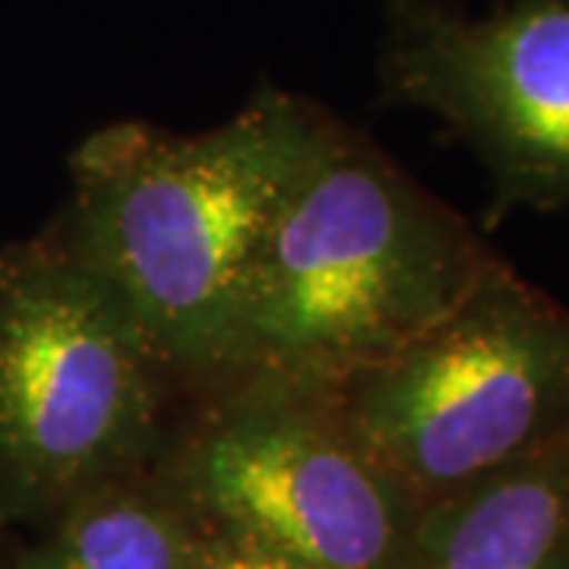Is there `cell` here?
<instances>
[{
	"instance_id": "1",
	"label": "cell",
	"mask_w": 569,
	"mask_h": 569,
	"mask_svg": "<svg viewBox=\"0 0 569 569\" xmlns=\"http://www.w3.org/2000/svg\"><path fill=\"white\" fill-rule=\"evenodd\" d=\"M323 104L263 82L197 133L127 118L86 133L44 231L108 282L183 399L234 373L250 269L305 168Z\"/></svg>"
},
{
	"instance_id": "2",
	"label": "cell",
	"mask_w": 569,
	"mask_h": 569,
	"mask_svg": "<svg viewBox=\"0 0 569 569\" xmlns=\"http://www.w3.org/2000/svg\"><path fill=\"white\" fill-rule=\"evenodd\" d=\"M497 260L468 219L323 108L250 269L231 377L336 387L437 323Z\"/></svg>"
},
{
	"instance_id": "3",
	"label": "cell",
	"mask_w": 569,
	"mask_h": 569,
	"mask_svg": "<svg viewBox=\"0 0 569 569\" xmlns=\"http://www.w3.org/2000/svg\"><path fill=\"white\" fill-rule=\"evenodd\" d=\"M183 402L121 295L44 228L0 247V529L156 466Z\"/></svg>"
},
{
	"instance_id": "4",
	"label": "cell",
	"mask_w": 569,
	"mask_h": 569,
	"mask_svg": "<svg viewBox=\"0 0 569 569\" xmlns=\"http://www.w3.org/2000/svg\"><path fill=\"white\" fill-rule=\"evenodd\" d=\"M332 389L427 507L569 443V307L497 260L437 323Z\"/></svg>"
},
{
	"instance_id": "5",
	"label": "cell",
	"mask_w": 569,
	"mask_h": 569,
	"mask_svg": "<svg viewBox=\"0 0 569 569\" xmlns=\"http://www.w3.org/2000/svg\"><path fill=\"white\" fill-rule=\"evenodd\" d=\"M156 471L200 519L310 569H406L421 503L348 427L336 389L238 373L187 399Z\"/></svg>"
},
{
	"instance_id": "6",
	"label": "cell",
	"mask_w": 569,
	"mask_h": 569,
	"mask_svg": "<svg viewBox=\"0 0 569 569\" xmlns=\"http://www.w3.org/2000/svg\"><path fill=\"white\" fill-rule=\"evenodd\" d=\"M380 99L447 127L497 212L569 209V0H383Z\"/></svg>"
},
{
	"instance_id": "7",
	"label": "cell",
	"mask_w": 569,
	"mask_h": 569,
	"mask_svg": "<svg viewBox=\"0 0 569 569\" xmlns=\"http://www.w3.org/2000/svg\"><path fill=\"white\" fill-rule=\"evenodd\" d=\"M406 569H569V443L421 507Z\"/></svg>"
},
{
	"instance_id": "8",
	"label": "cell",
	"mask_w": 569,
	"mask_h": 569,
	"mask_svg": "<svg viewBox=\"0 0 569 569\" xmlns=\"http://www.w3.org/2000/svg\"><path fill=\"white\" fill-rule=\"evenodd\" d=\"M197 519L156 468L58 509L13 545L10 569H193Z\"/></svg>"
},
{
	"instance_id": "9",
	"label": "cell",
	"mask_w": 569,
	"mask_h": 569,
	"mask_svg": "<svg viewBox=\"0 0 569 569\" xmlns=\"http://www.w3.org/2000/svg\"><path fill=\"white\" fill-rule=\"evenodd\" d=\"M193 519H197L193 569H310L301 560L269 548L257 538H247L241 531L216 526L209 519H200L197 512H193Z\"/></svg>"
},
{
	"instance_id": "10",
	"label": "cell",
	"mask_w": 569,
	"mask_h": 569,
	"mask_svg": "<svg viewBox=\"0 0 569 569\" xmlns=\"http://www.w3.org/2000/svg\"><path fill=\"white\" fill-rule=\"evenodd\" d=\"M13 545H17V538L0 529V569H10L13 563Z\"/></svg>"
}]
</instances>
